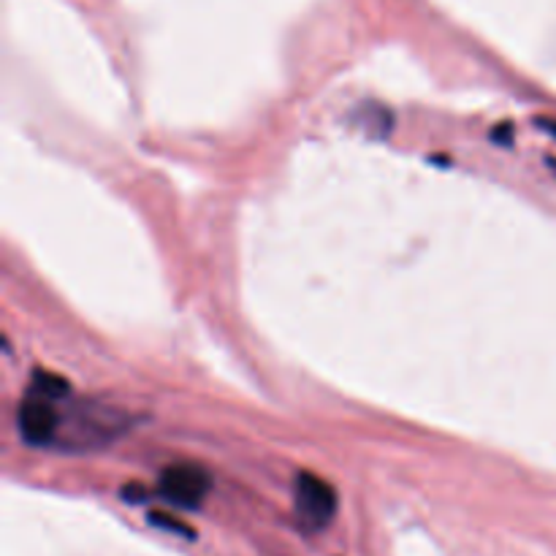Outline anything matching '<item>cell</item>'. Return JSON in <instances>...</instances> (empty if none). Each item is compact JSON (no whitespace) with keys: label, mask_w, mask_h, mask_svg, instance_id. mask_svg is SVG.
Returning <instances> with one entry per match:
<instances>
[{"label":"cell","mask_w":556,"mask_h":556,"mask_svg":"<svg viewBox=\"0 0 556 556\" xmlns=\"http://www.w3.org/2000/svg\"><path fill=\"white\" fill-rule=\"evenodd\" d=\"M125 429H128V418L114 407L76 405L71 407L68 416H63L54 445L68 451L103 448L114 438L125 434Z\"/></svg>","instance_id":"obj_1"},{"label":"cell","mask_w":556,"mask_h":556,"mask_svg":"<svg viewBox=\"0 0 556 556\" xmlns=\"http://www.w3.org/2000/svg\"><path fill=\"white\" fill-rule=\"evenodd\" d=\"M296 514L309 530H324L337 514V492L329 481L315 472H302L296 478Z\"/></svg>","instance_id":"obj_2"},{"label":"cell","mask_w":556,"mask_h":556,"mask_svg":"<svg viewBox=\"0 0 556 556\" xmlns=\"http://www.w3.org/2000/svg\"><path fill=\"white\" fill-rule=\"evenodd\" d=\"M212 489V478L199 465H174L166 467L157 481V492L163 500L179 505V508H195L204 503Z\"/></svg>","instance_id":"obj_3"},{"label":"cell","mask_w":556,"mask_h":556,"mask_svg":"<svg viewBox=\"0 0 556 556\" xmlns=\"http://www.w3.org/2000/svg\"><path fill=\"white\" fill-rule=\"evenodd\" d=\"M16 424H20V434L25 443L54 445V440H58L60 434V424H63V416H60L58 405H54L52 400L30 394L20 405Z\"/></svg>","instance_id":"obj_4"},{"label":"cell","mask_w":556,"mask_h":556,"mask_svg":"<svg viewBox=\"0 0 556 556\" xmlns=\"http://www.w3.org/2000/svg\"><path fill=\"white\" fill-rule=\"evenodd\" d=\"M30 394L47 396V400L60 402V400H65V394H68V380H63L60 375H54V372H47V369H38V372L33 375Z\"/></svg>","instance_id":"obj_5"},{"label":"cell","mask_w":556,"mask_h":556,"mask_svg":"<svg viewBox=\"0 0 556 556\" xmlns=\"http://www.w3.org/2000/svg\"><path fill=\"white\" fill-rule=\"evenodd\" d=\"M150 521H152V525L163 527V530H168V532H182V535L193 538V532H190V527L179 525V521H174L172 516H166V514H150Z\"/></svg>","instance_id":"obj_6"}]
</instances>
